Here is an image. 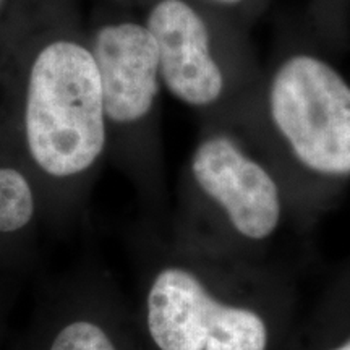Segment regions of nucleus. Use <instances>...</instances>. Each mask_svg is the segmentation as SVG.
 <instances>
[{
  "instance_id": "1",
  "label": "nucleus",
  "mask_w": 350,
  "mask_h": 350,
  "mask_svg": "<svg viewBox=\"0 0 350 350\" xmlns=\"http://www.w3.org/2000/svg\"><path fill=\"white\" fill-rule=\"evenodd\" d=\"M103 86L93 52L55 39L34 57L26 83L25 133L34 163L54 177H72L106 146Z\"/></svg>"
},
{
  "instance_id": "2",
  "label": "nucleus",
  "mask_w": 350,
  "mask_h": 350,
  "mask_svg": "<svg viewBox=\"0 0 350 350\" xmlns=\"http://www.w3.org/2000/svg\"><path fill=\"white\" fill-rule=\"evenodd\" d=\"M269 107L301 164L350 175V86L334 68L310 55L292 57L275 73Z\"/></svg>"
},
{
  "instance_id": "3",
  "label": "nucleus",
  "mask_w": 350,
  "mask_h": 350,
  "mask_svg": "<svg viewBox=\"0 0 350 350\" xmlns=\"http://www.w3.org/2000/svg\"><path fill=\"white\" fill-rule=\"evenodd\" d=\"M148 327L161 350H266L268 327L248 308L214 300L193 274L164 269L148 295Z\"/></svg>"
},
{
  "instance_id": "4",
  "label": "nucleus",
  "mask_w": 350,
  "mask_h": 350,
  "mask_svg": "<svg viewBox=\"0 0 350 350\" xmlns=\"http://www.w3.org/2000/svg\"><path fill=\"white\" fill-rule=\"evenodd\" d=\"M193 175L208 196L224 208L245 237H269L281 219V198L273 177L226 138H209L196 148Z\"/></svg>"
},
{
  "instance_id": "5",
  "label": "nucleus",
  "mask_w": 350,
  "mask_h": 350,
  "mask_svg": "<svg viewBox=\"0 0 350 350\" xmlns=\"http://www.w3.org/2000/svg\"><path fill=\"white\" fill-rule=\"evenodd\" d=\"M146 26L157 44L161 80L170 93L190 106L214 103L224 90V77L195 8L183 0H161Z\"/></svg>"
},
{
  "instance_id": "6",
  "label": "nucleus",
  "mask_w": 350,
  "mask_h": 350,
  "mask_svg": "<svg viewBox=\"0 0 350 350\" xmlns=\"http://www.w3.org/2000/svg\"><path fill=\"white\" fill-rule=\"evenodd\" d=\"M93 57L107 119L133 124L151 111L159 93V54L146 25H107L94 38Z\"/></svg>"
},
{
  "instance_id": "7",
  "label": "nucleus",
  "mask_w": 350,
  "mask_h": 350,
  "mask_svg": "<svg viewBox=\"0 0 350 350\" xmlns=\"http://www.w3.org/2000/svg\"><path fill=\"white\" fill-rule=\"evenodd\" d=\"M34 198L18 170L0 167V232H15L31 221Z\"/></svg>"
},
{
  "instance_id": "8",
  "label": "nucleus",
  "mask_w": 350,
  "mask_h": 350,
  "mask_svg": "<svg viewBox=\"0 0 350 350\" xmlns=\"http://www.w3.org/2000/svg\"><path fill=\"white\" fill-rule=\"evenodd\" d=\"M51 350H116L111 339L93 323H72L59 332Z\"/></svg>"
},
{
  "instance_id": "9",
  "label": "nucleus",
  "mask_w": 350,
  "mask_h": 350,
  "mask_svg": "<svg viewBox=\"0 0 350 350\" xmlns=\"http://www.w3.org/2000/svg\"><path fill=\"white\" fill-rule=\"evenodd\" d=\"M213 2H217V3H224V5H234V3H239L240 0H213Z\"/></svg>"
},
{
  "instance_id": "10",
  "label": "nucleus",
  "mask_w": 350,
  "mask_h": 350,
  "mask_svg": "<svg viewBox=\"0 0 350 350\" xmlns=\"http://www.w3.org/2000/svg\"><path fill=\"white\" fill-rule=\"evenodd\" d=\"M331 350H350V339L347 340V342H344L342 345H339V347L331 349Z\"/></svg>"
},
{
  "instance_id": "11",
  "label": "nucleus",
  "mask_w": 350,
  "mask_h": 350,
  "mask_svg": "<svg viewBox=\"0 0 350 350\" xmlns=\"http://www.w3.org/2000/svg\"><path fill=\"white\" fill-rule=\"evenodd\" d=\"M5 2H7V0H0V12H2V8L5 7Z\"/></svg>"
}]
</instances>
